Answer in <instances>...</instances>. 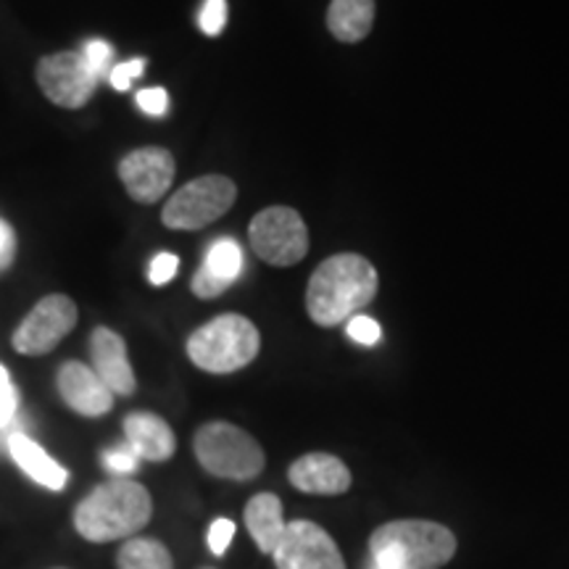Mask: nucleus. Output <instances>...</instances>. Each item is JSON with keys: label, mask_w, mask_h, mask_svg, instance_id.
<instances>
[{"label": "nucleus", "mask_w": 569, "mask_h": 569, "mask_svg": "<svg viewBox=\"0 0 569 569\" xmlns=\"http://www.w3.org/2000/svg\"><path fill=\"white\" fill-rule=\"evenodd\" d=\"M103 467L109 469L117 478H130V475L138 472L140 459L134 457V451L127 443H119L113 448H106L103 451Z\"/></svg>", "instance_id": "obj_21"}, {"label": "nucleus", "mask_w": 569, "mask_h": 569, "mask_svg": "<svg viewBox=\"0 0 569 569\" xmlns=\"http://www.w3.org/2000/svg\"><path fill=\"white\" fill-rule=\"evenodd\" d=\"M377 296L372 261L359 253H338L322 261L306 288V309L319 327H336L365 309Z\"/></svg>", "instance_id": "obj_1"}, {"label": "nucleus", "mask_w": 569, "mask_h": 569, "mask_svg": "<svg viewBox=\"0 0 569 569\" xmlns=\"http://www.w3.org/2000/svg\"><path fill=\"white\" fill-rule=\"evenodd\" d=\"M82 56H84V61H88L90 71L98 77V80H103V77H109L111 61H113V48H111V42H106V40H90V42H84Z\"/></svg>", "instance_id": "obj_22"}, {"label": "nucleus", "mask_w": 569, "mask_h": 569, "mask_svg": "<svg viewBox=\"0 0 569 569\" xmlns=\"http://www.w3.org/2000/svg\"><path fill=\"white\" fill-rule=\"evenodd\" d=\"M367 569H380V567H375V565H372V561H369V565H367Z\"/></svg>", "instance_id": "obj_32"}, {"label": "nucleus", "mask_w": 569, "mask_h": 569, "mask_svg": "<svg viewBox=\"0 0 569 569\" xmlns=\"http://www.w3.org/2000/svg\"><path fill=\"white\" fill-rule=\"evenodd\" d=\"M346 332H348V338L359 346H377L382 338L380 325H377L375 319L367 315H353L351 319H348Z\"/></svg>", "instance_id": "obj_23"}, {"label": "nucleus", "mask_w": 569, "mask_h": 569, "mask_svg": "<svg viewBox=\"0 0 569 569\" xmlns=\"http://www.w3.org/2000/svg\"><path fill=\"white\" fill-rule=\"evenodd\" d=\"M375 0H332L327 9V27L340 42H361L372 32Z\"/></svg>", "instance_id": "obj_18"}, {"label": "nucleus", "mask_w": 569, "mask_h": 569, "mask_svg": "<svg viewBox=\"0 0 569 569\" xmlns=\"http://www.w3.org/2000/svg\"><path fill=\"white\" fill-rule=\"evenodd\" d=\"M290 486L311 496H343L351 488V469L332 453H306L288 469Z\"/></svg>", "instance_id": "obj_14"}, {"label": "nucleus", "mask_w": 569, "mask_h": 569, "mask_svg": "<svg viewBox=\"0 0 569 569\" xmlns=\"http://www.w3.org/2000/svg\"><path fill=\"white\" fill-rule=\"evenodd\" d=\"M142 69H146V61L142 59L117 63V67H111L109 71V82L113 84V90H122V92L130 90L132 82L142 74Z\"/></svg>", "instance_id": "obj_27"}, {"label": "nucleus", "mask_w": 569, "mask_h": 569, "mask_svg": "<svg viewBox=\"0 0 569 569\" xmlns=\"http://www.w3.org/2000/svg\"><path fill=\"white\" fill-rule=\"evenodd\" d=\"M246 528L261 553H272L284 536L282 501L274 493H259L246 507Z\"/></svg>", "instance_id": "obj_17"}, {"label": "nucleus", "mask_w": 569, "mask_h": 569, "mask_svg": "<svg viewBox=\"0 0 569 569\" xmlns=\"http://www.w3.org/2000/svg\"><path fill=\"white\" fill-rule=\"evenodd\" d=\"M138 106L148 117H163L169 111V96L163 88H148L138 92Z\"/></svg>", "instance_id": "obj_30"}, {"label": "nucleus", "mask_w": 569, "mask_h": 569, "mask_svg": "<svg viewBox=\"0 0 569 569\" xmlns=\"http://www.w3.org/2000/svg\"><path fill=\"white\" fill-rule=\"evenodd\" d=\"M77 325V303L69 296L53 293L34 303V309L13 330L11 346L21 356L51 353Z\"/></svg>", "instance_id": "obj_8"}, {"label": "nucleus", "mask_w": 569, "mask_h": 569, "mask_svg": "<svg viewBox=\"0 0 569 569\" xmlns=\"http://www.w3.org/2000/svg\"><path fill=\"white\" fill-rule=\"evenodd\" d=\"M17 256V234H13L11 224L0 219V272H6L13 264Z\"/></svg>", "instance_id": "obj_31"}, {"label": "nucleus", "mask_w": 569, "mask_h": 569, "mask_svg": "<svg viewBox=\"0 0 569 569\" xmlns=\"http://www.w3.org/2000/svg\"><path fill=\"white\" fill-rule=\"evenodd\" d=\"M177 269H180V259L174 253H159L148 267V280H151L156 288L159 284H167L169 280H174Z\"/></svg>", "instance_id": "obj_29"}, {"label": "nucleus", "mask_w": 569, "mask_h": 569, "mask_svg": "<svg viewBox=\"0 0 569 569\" xmlns=\"http://www.w3.org/2000/svg\"><path fill=\"white\" fill-rule=\"evenodd\" d=\"M9 453L17 461V467L27 478H32L38 486L48 490H63L69 482V472L56 461L46 448L34 443L24 432H13L9 438Z\"/></svg>", "instance_id": "obj_16"}, {"label": "nucleus", "mask_w": 569, "mask_h": 569, "mask_svg": "<svg viewBox=\"0 0 569 569\" xmlns=\"http://www.w3.org/2000/svg\"><path fill=\"white\" fill-rule=\"evenodd\" d=\"M227 288H230V282L219 280V277L211 274L206 267L198 269L196 277H193V293L198 298H203V301H209V298H217V296L227 293Z\"/></svg>", "instance_id": "obj_28"}, {"label": "nucleus", "mask_w": 569, "mask_h": 569, "mask_svg": "<svg viewBox=\"0 0 569 569\" xmlns=\"http://www.w3.org/2000/svg\"><path fill=\"white\" fill-rule=\"evenodd\" d=\"M272 557L277 569H346L343 553L330 532L309 519L288 522Z\"/></svg>", "instance_id": "obj_10"}, {"label": "nucleus", "mask_w": 569, "mask_h": 569, "mask_svg": "<svg viewBox=\"0 0 569 569\" xmlns=\"http://www.w3.org/2000/svg\"><path fill=\"white\" fill-rule=\"evenodd\" d=\"M117 569H174V561L161 540L127 538L117 553Z\"/></svg>", "instance_id": "obj_19"}, {"label": "nucleus", "mask_w": 569, "mask_h": 569, "mask_svg": "<svg viewBox=\"0 0 569 569\" xmlns=\"http://www.w3.org/2000/svg\"><path fill=\"white\" fill-rule=\"evenodd\" d=\"M232 538H234V522H232V519H227V517L213 519L211 528H209V549H211L213 557H224L227 546L232 543Z\"/></svg>", "instance_id": "obj_26"}, {"label": "nucleus", "mask_w": 569, "mask_h": 569, "mask_svg": "<svg viewBox=\"0 0 569 569\" xmlns=\"http://www.w3.org/2000/svg\"><path fill=\"white\" fill-rule=\"evenodd\" d=\"M174 172V156L159 146L138 148L119 161V180L138 203H159L172 188Z\"/></svg>", "instance_id": "obj_11"}, {"label": "nucleus", "mask_w": 569, "mask_h": 569, "mask_svg": "<svg viewBox=\"0 0 569 569\" xmlns=\"http://www.w3.org/2000/svg\"><path fill=\"white\" fill-rule=\"evenodd\" d=\"M251 248L272 267H293L309 253V230L301 213L290 206H269L248 227Z\"/></svg>", "instance_id": "obj_7"}, {"label": "nucleus", "mask_w": 569, "mask_h": 569, "mask_svg": "<svg viewBox=\"0 0 569 569\" xmlns=\"http://www.w3.org/2000/svg\"><path fill=\"white\" fill-rule=\"evenodd\" d=\"M457 553V536L430 519H396L369 538V561L380 569H440Z\"/></svg>", "instance_id": "obj_3"}, {"label": "nucleus", "mask_w": 569, "mask_h": 569, "mask_svg": "<svg viewBox=\"0 0 569 569\" xmlns=\"http://www.w3.org/2000/svg\"><path fill=\"white\" fill-rule=\"evenodd\" d=\"M34 77H38L40 90L46 92L48 101L69 111L82 109L98 84V77L90 71L84 56L74 51L42 56Z\"/></svg>", "instance_id": "obj_9"}, {"label": "nucleus", "mask_w": 569, "mask_h": 569, "mask_svg": "<svg viewBox=\"0 0 569 569\" xmlns=\"http://www.w3.org/2000/svg\"><path fill=\"white\" fill-rule=\"evenodd\" d=\"M124 443L140 461H167L174 457L177 438L167 419L151 411H132L124 417Z\"/></svg>", "instance_id": "obj_15"}, {"label": "nucleus", "mask_w": 569, "mask_h": 569, "mask_svg": "<svg viewBox=\"0 0 569 569\" xmlns=\"http://www.w3.org/2000/svg\"><path fill=\"white\" fill-rule=\"evenodd\" d=\"M17 409H19V393L17 388H13L9 369L0 365V430L17 417Z\"/></svg>", "instance_id": "obj_25"}, {"label": "nucleus", "mask_w": 569, "mask_h": 569, "mask_svg": "<svg viewBox=\"0 0 569 569\" xmlns=\"http://www.w3.org/2000/svg\"><path fill=\"white\" fill-rule=\"evenodd\" d=\"M243 248H240L238 240L232 238H219L213 240L209 246V251H206V259H203V267L209 269L211 274H217L219 280L224 282H234L240 274H243Z\"/></svg>", "instance_id": "obj_20"}, {"label": "nucleus", "mask_w": 569, "mask_h": 569, "mask_svg": "<svg viewBox=\"0 0 569 569\" xmlns=\"http://www.w3.org/2000/svg\"><path fill=\"white\" fill-rule=\"evenodd\" d=\"M261 351V336L251 319L222 315L188 338V356L198 369L211 375H230L251 365Z\"/></svg>", "instance_id": "obj_4"}, {"label": "nucleus", "mask_w": 569, "mask_h": 569, "mask_svg": "<svg viewBox=\"0 0 569 569\" xmlns=\"http://www.w3.org/2000/svg\"><path fill=\"white\" fill-rule=\"evenodd\" d=\"M90 356L92 369L113 396H132L138 390L130 356H127V343L119 332L109 330V327H96L90 336Z\"/></svg>", "instance_id": "obj_13"}, {"label": "nucleus", "mask_w": 569, "mask_h": 569, "mask_svg": "<svg viewBox=\"0 0 569 569\" xmlns=\"http://www.w3.org/2000/svg\"><path fill=\"white\" fill-rule=\"evenodd\" d=\"M198 24H201L203 34L217 38L227 24V0H206L201 13H198Z\"/></svg>", "instance_id": "obj_24"}, {"label": "nucleus", "mask_w": 569, "mask_h": 569, "mask_svg": "<svg viewBox=\"0 0 569 569\" xmlns=\"http://www.w3.org/2000/svg\"><path fill=\"white\" fill-rule=\"evenodd\" d=\"M238 188L230 177L224 174H206L198 180L182 184L177 193L163 203L161 222L169 230H203L206 224L222 219L232 209Z\"/></svg>", "instance_id": "obj_6"}, {"label": "nucleus", "mask_w": 569, "mask_h": 569, "mask_svg": "<svg viewBox=\"0 0 569 569\" xmlns=\"http://www.w3.org/2000/svg\"><path fill=\"white\" fill-rule=\"evenodd\" d=\"M151 493L130 478H113L92 488L74 509V530L90 543L127 540L151 522Z\"/></svg>", "instance_id": "obj_2"}, {"label": "nucleus", "mask_w": 569, "mask_h": 569, "mask_svg": "<svg viewBox=\"0 0 569 569\" xmlns=\"http://www.w3.org/2000/svg\"><path fill=\"white\" fill-rule=\"evenodd\" d=\"M56 386L63 403L80 417H103L113 409V393L106 382L96 375V369L82 361H67L59 367Z\"/></svg>", "instance_id": "obj_12"}, {"label": "nucleus", "mask_w": 569, "mask_h": 569, "mask_svg": "<svg viewBox=\"0 0 569 569\" xmlns=\"http://www.w3.org/2000/svg\"><path fill=\"white\" fill-rule=\"evenodd\" d=\"M196 459L206 472L222 480H253L264 472L267 457L251 432L230 422H209L198 427L193 438Z\"/></svg>", "instance_id": "obj_5"}]
</instances>
